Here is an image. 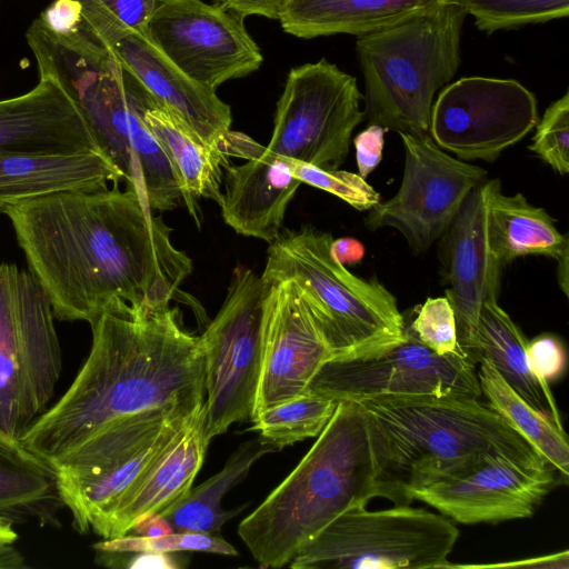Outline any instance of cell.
Returning <instances> with one entry per match:
<instances>
[{
  "label": "cell",
  "instance_id": "41",
  "mask_svg": "<svg viewBox=\"0 0 569 569\" xmlns=\"http://www.w3.org/2000/svg\"><path fill=\"white\" fill-rule=\"evenodd\" d=\"M286 0H213V3L239 14L242 18L248 16H261L268 19H277L278 13Z\"/></svg>",
  "mask_w": 569,
  "mask_h": 569
},
{
  "label": "cell",
  "instance_id": "18",
  "mask_svg": "<svg viewBox=\"0 0 569 569\" xmlns=\"http://www.w3.org/2000/svg\"><path fill=\"white\" fill-rule=\"evenodd\" d=\"M79 29L100 42L120 67L158 103L181 119L208 144H219L230 131L231 110L216 93L179 70L146 32L94 13L80 11Z\"/></svg>",
  "mask_w": 569,
  "mask_h": 569
},
{
  "label": "cell",
  "instance_id": "22",
  "mask_svg": "<svg viewBox=\"0 0 569 569\" xmlns=\"http://www.w3.org/2000/svg\"><path fill=\"white\" fill-rule=\"evenodd\" d=\"M119 171L99 151L0 153V212L34 198L69 191H97L118 184Z\"/></svg>",
  "mask_w": 569,
  "mask_h": 569
},
{
  "label": "cell",
  "instance_id": "21",
  "mask_svg": "<svg viewBox=\"0 0 569 569\" xmlns=\"http://www.w3.org/2000/svg\"><path fill=\"white\" fill-rule=\"evenodd\" d=\"M102 152L68 93L41 77L30 91L0 100V153L21 151Z\"/></svg>",
  "mask_w": 569,
  "mask_h": 569
},
{
  "label": "cell",
  "instance_id": "6",
  "mask_svg": "<svg viewBox=\"0 0 569 569\" xmlns=\"http://www.w3.org/2000/svg\"><path fill=\"white\" fill-rule=\"evenodd\" d=\"M466 17L453 0H437L393 24L357 37L369 124L399 134L429 133L435 94L460 64Z\"/></svg>",
  "mask_w": 569,
  "mask_h": 569
},
{
  "label": "cell",
  "instance_id": "48",
  "mask_svg": "<svg viewBox=\"0 0 569 569\" xmlns=\"http://www.w3.org/2000/svg\"><path fill=\"white\" fill-rule=\"evenodd\" d=\"M18 538L13 525L0 519V543H13Z\"/></svg>",
  "mask_w": 569,
  "mask_h": 569
},
{
  "label": "cell",
  "instance_id": "44",
  "mask_svg": "<svg viewBox=\"0 0 569 569\" xmlns=\"http://www.w3.org/2000/svg\"><path fill=\"white\" fill-rule=\"evenodd\" d=\"M130 531L138 536L156 537L172 533L174 529L162 515L156 512L138 520Z\"/></svg>",
  "mask_w": 569,
  "mask_h": 569
},
{
  "label": "cell",
  "instance_id": "26",
  "mask_svg": "<svg viewBox=\"0 0 569 569\" xmlns=\"http://www.w3.org/2000/svg\"><path fill=\"white\" fill-rule=\"evenodd\" d=\"M57 475L20 440L0 432V519L54 525L62 507Z\"/></svg>",
  "mask_w": 569,
  "mask_h": 569
},
{
  "label": "cell",
  "instance_id": "43",
  "mask_svg": "<svg viewBox=\"0 0 569 569\" xmlns=\"http://www.w3.org/2000/svg\"><path fill=\"white\" fill-rule=\"evenodd\" d=\"M477 567H530V568H563L567 569L569 567V552L565 550L562 552H557L553 555H548L543 557L526 559L521 561L506 562V563H496V565H485Z\"/></svg>",
  "mask_w": 569,
  "mask_h": 569
},
{
  "label": "cell",
  "instance_id": "9",
  "mask_svg": "<svg viewBox=\"0 0 569 569\" xmlns=\"http://www.w3.org/2000/svg\"><path fill=\"white\" fill-rule=\"evenodd\" d=\"M459 530L443 515L409 505L353 508L328 525L289 562L292 569L445 568Z\"/></svg>",
  "mask_w": 569,
  "mask_h": 569
},
{
  "label": "cell",
  "instance_id": "24",
  "mask_svg": "<svg viewBox=\"0 0 569 569\" xmlns=\"http://www.w3.org/2000/svg\"><path fill=\"white\" fill-rule=\"evenodd\" d=\"M142 118L172 163L184 193V204L199 223V197L220 203L222 170L229 163L219 144L202 141L181 119L158 103L144 89Z\"/></svg>",
  "mask_w": 569,
  "mask_h": 569
},
{
  "label": "cell",
  "instance_id": "2",
  "mask_svg": "<svg viewBox=\"0 0 569 569\" xmlns=\"http://www.w3.org/2000/svg\"><path fill=\"white\" fill-rule=\"evenodd\" d=\"M87 360L63 396L20 441L52 468L109 427L161 409L204 403L206 360L200 340L170 303L112 301L90 323Z\"/></svg>",
  "mask_w": 569,
  "mask_h": 569
},
{
  "label": "cell",
  "instance_id": "16",
  "mask_svg": "<svg viewBox=\"0 0 569 569\" xmlns=\"http://www.w3.org/2000/svg\"><path fill=\"white\" fill-rule=\"evenodd\" d=\"M546 460L491 452L473 463L412 490L421 501L463 525L530 518L556 483Z\"/></svg>",
  "mask_w": 569,
  "mask_h": 569
},
{
  "label": "cell",
  "instance_id": "33",
  "mask_svg": "<svg viewBox=\"0 0 569 569\" xmlns=\"http://www.w3.org/2000/svg\"><path fill=\"white\" fill-rule=\"evenodd\" d=\"M93 547L100 553L198 551L223 556L238 555V551L223 538L217 535L191 531H174L156 537L127 533L121 537L104 539Z\"/></svg>",
  "mask_w": 569,
  "mask_h": 569
},
{
  "label": "cell",
  "instance_id": "28",
  "mask_svg": "<svg viewBox=\"0 0 569 569\" xmlns=\"http://www.w3.org/2000/svg\"><path fill=\"white\" fill-rule=\"evenodd\" d=\"M528 339L497 297L482 302L476 333V361L488 360L506 382L532 408L561 423L560 413L546 395L528 366Z\"/></svg>",
  "mask_w": 569,
  "mask_h": 569
},
{
  "label": "cell",
  "instance_id": "34",
  "mask_svg": "<svg viewBox=\"0 0 569 569\" xmlns=\"http://www.w3.org/2000/svg\"><path fill=\"white\" fill-rule=\"evenodd\" d=\"M274 157L301 183L329 192L359 211L370 210L380 202V194L358 173L328 170L292 158Z\"/></svg>",
  "mask_w": 569,
  "mask_h": 569
},
{
  "label": "cell",
  "instance_id": "20",
  "mask_svg": "<svg viewBox=\"0 0 569 569\" xmlns=\"http://www.w3.org/2000/svg\"><path fill=\"white\" fill-rule=\"evenodd\" d=\"M228 152L247 161L224 168L219 203L222 218L237 233L270 243L280 234L286 209L301 182L277 157L243 133L231 132Z\"/></svg>",
  "mask_w": 569,
  "mask_h": 569
},
{
  "label": "cell",
  "instance_id": "42",
  "mask_svg": "<svg viewBox=\"0 0 569 569\" xmlns=\"http://www.w3.org/2000/svg\"><path fill=\"white\" fill-rule=\"evenodd\" d=\"M365 251V246L351 237L339 238L331 242L332 256L345 267L360 262Z\"/></svg>",
  "mask_w": 569,
  "mask_h": 569
},
{
  "label": "cell",
  "instance_id": "14",
  "mask_svg": "<svg viewBox=\"0 0 569 569\" xmlns=\"http://www.w3.org/2000/svg\"><path fill=\"white\" fill-rule=\"evenodd\" d=\"M475 366L463 352L437 355L406 325L401 343L370 358L329 360L306 390L338 402L389 395L479 399L482 393Z\"/></svg>",
  "mask_w": 569,
  "mask_h": 569
},
{
  "label": "cell",
  "instance_id": "5",
  "mask_svg": "<svg viewBox=\"0 0 569 569\" xmlns=\"http://www.w3.org/2000/svg\"><path fill=\"white\" fill-rule=\"evenodd\" d=\"M379 463L380 497L409 493L491 452L546 460L498 412L476 398L389 395L359 400Z\"/></svg>",
  "mask_w": 569,
  "mask_h": 569
},
{
  "label": "cell",
  "instance_id": "31",
  "mask_svg": "<svg viewBox=\"0 0 569 569\" xmlns=\"http://www.w3.org/2000/svg\"><path fill=\"white\" fill-rule=\"evenodd\" d=\"M337 406L338 401L306 390L257 415L249 430L259 432L262 441L281 450L295 442L318 437Z\"/></svg>",
  "mask_w": 569,
  "mask_h": 569
},
{
  "label": "cell",
  "instance_id": "17",
  "mask_svg": "<svg viewBox=\"0 0 569 569\" xmlns=\"http://www.w3.org/2000/svg\"><path fill=\"white\" fill-rule=\"evenodd\" d=\"M331 359L307 291L292 280L269 282L262 310L260 375L250 420L303 393Z\"/></svg>",
  "mask_w": 569,
  "mask_h": 569
},
{
  "label": "cell",
  "instance_id": "11",
  "mask_svg": "<svg viewBox=\"0 0 569 569\" xmlns=\"http://www.w3.org/2000/svg\"><path fill=\"white\" fill-rule=\"evenodd\" d=\"M357 79L321 59L292 68L277 102L273 132L264 150L337 170L352 132L366 118Z\"/></svg>",
  "mask_w": 569,
  "mask_h": 569
},
{
  "label": "cell",
  "instance_id": "3",
  "mask_svg": "<svg viewBox=\"0 0 569 569\" xmlns=\"http://www.w3.org/2000/svg\"><path fill=\"white\" fill-rule=\"evenodd\" d=\"M39 77L56 81L86 120L102 153L151 209L184 200L179 177L141 112L143 88L87 32H54L36 19L26 33Z\"/></svg>",
  "mask_w": 569,
  "mask_h": 569
},
{
  "label": "cell",
  "instance_id": "45",
  "mask_svg": "<svg viewBox=\"0 0 569 569\" xmlns=\"http://www.w3.org/2000/svg\"><path fill=\"white\" fill-rule=\"evenodd\" d=\"M128 567L131 569H177L180 566L177 563V560L168 553L140 552L136 553L128 563Z\"/></svg>",
  "mask_w": 569,
  "mask_h": 569
},
{
  "label": "cell",
  "instance_id": "40",
  "mask_svg": "<svg viewBox=\"0 0 569 569\" xmlns=\"http://www.w3.org/2000/svg\"><path fill=\"white\" fill-rule=\"evenodd\" d=\"M38 19L54 32H72L80 26V7L72 0H53Z\"/></svg>",
  "mask_w": 569,
  "mask_h": 569
},
{
  "label": "cell",
  "instance_id": "25",
  "mask_svg": "<svg viewBox=\"0 0 569 569\" xmlns=\"http://www.w3.org/2000/svg\"><path fill=\"white\" fill-rule=\"evenodd\" d=\"M437 0H286L278 18L284 32L303 39L362 36L411 16Z\"/></svg>",
  "mask_w": 569,
  "mask_h": 569
},
{
  "label": "cell",
  "instance_id": "19",
  "mask_svg": "<svg viewBox=\"0 0 569 569\" xmlns=\"http://www.w3.org/2000/svg\"><path fill=\"white\" fill-rule=\"evenodd\" d=\"M495 181L487 179L470 191L438 247L446 297L456 315L458 345L473 365L480 309L486 299L498 296L502 269L487 229Z\"/></svg>",
  "mask_w": 569,
  "mask_h": 569
},
{
  "label": "cell",
  "instance_id": "32",
  "mask_svg": "<svg viewBox=\"0 0 569 569\" xmlns=\"http://www.w3.org/2000/svg\"><path fill=\"white\" fill-rule=\"evenodd\" d=\"M475 18L479 30L492 33L497 30L518 28L529 23L566 18L569 0H453Z\"/></svg>",
  "mask_w": 569,
  "mask_h": 569
},
{
  "label": "cell",
  "instance_id": "13",
  "mask_svg": "<svg viewBox=\"0 0 569 569\" xmlns=\"http://www.w3.org/2000/svg\"><path fill=\"white\" fill-rule=\"evenodd\" d=\"M539 120L537 99L513 79L465 77L432 103L429 134L460 160L491 162Z\"/></svg>",
  "mask_w": 569,
  "mask_h": 569
},
{
  "label": "cell",
  "instance_id": "1",
  "mask_svg": "<svg viewBox=\"0 0 569 569\" xmlns=\"http://www.w3.org/2000/svg\"><path fill=\"white\" fill-rule=\"evenodd\" d=\"M29 271L61 321L92 323L114 300L170 303L191 259L137 192L118 184L48 194L8 206Z\"/></svg>",
  "mask_w": 569,
  "mask_h": 569
},
{
  "label": "cell",
  "instance_id": "7",
  "mask_svg": "<svg viewBox=\"0 0 569 569\" xmlns=\"http://www.w3.org/2000/svg\"><path fill=\"white\" fill-rule=\"evenodd\" d=\"M330 233L311 227L281 230L269 243L261 278L292 280L311 297L331 360L378 356L406 339L396 297L377 279L352 274L331 253Z\"/></svg>",
  "mask_w": 569,
  "mask_h": 569
},
{
  "label": "cell",
  "instance_id": "8",
  "mask_svg": "<svg viewBox=\"0 0 569 569\" xmlns=\"http://www.w3.org/2000/svg\"><path fill=\"white\" fill-rule=\"evenodd\" d=\"M50 300L14 263H0V432L20 440L47 409L62 353Z\"/></svg>",
  "mask_w": 569,
  "mask_h": 569
},
{
  "label": "cell",
  "instance_id": "29",
  "mask_svg": "<svg viewBox=\"0 0 569 569\" xmlns=\"http://www.w3.org/2000/svg\"><path fill=\"white\" fill-rule=\"evenodd\" d=\"M277 451L259 437L241 443L228 458L224 467L200 486L163 509L162 515L174 531L214 535L238 515L239 509L226 510L223 496L248 475L251 467L264 455Z\"/></svg>",
  "mask_w": 569,
  "mask_h": 569
},
{
  "label": "cell",
  "instance_id": "36",
  "mask_svg": "<svg viewBox=\"0 0 569 569\" xmlns=\"http://www.w3.org/2000/svg\"><path fill=\"white\" fill-rule=\"evenodd\" d=\"M408 328L439 356L462 352L458 345L456 315L447 297L428 298Z\"/></svg>",
  "mask_w": 569,
  "mask_h": 569
},
{
  "label": "cell",
  "instance_id": "12",
  "mask_svg": "<svg viewBox=\"0 0 569 569\" xmlns=\"http://www.w3.org/2000/svg\"><path fill=\"white\" fill-rule=\"evenodd\" d=\"M405 169L398 192L372 207L366 227L398 230L410 249L427 251L446 232L472 189L487 171L445 152L429 133H400Z\"/></svg>",
  "mask_w": 569,
  "mask_h": 569
},
{
  "label": "cell",
  "instance_id": "23",
  "mask_svg": "<svg viewBox=\"0 0 569 569\" xmlns=\"http://www.w3.org/2000/svg\"><path fill=\"white\" fill-rule=\"evenodd\" d=\"M204 423L202 407L156 463L123 496L96 535L103 539L124 536L138 520L161 512L191 489L210 442L204 435Z\"/></svg>",
  "mask_w": 569,
  "mask_h": 569
},
{
  "label": "cell",
  "instance_id": "47",
  "mask_svg": "<svg viewBox=\"0 0 569 569\" xmlns=\"http://www.w3.org/2000/svg\"><path fill=\"white\" fill-rule=\"evenodd\" d=\"M568 254L569 249L566 250L557 260L558 262V269H557V276H558V282L560 286V289L563 291L566 296H568Z\"/></svg>",
  "mask_w": 569,
  "mask_h": 569
},
{
  "label": "cell",
  "instance_id": "4",
  "mask_svg": "<svg viewBox=\"0 0 569 569\" xmlns=\"http://www.w3.org/2000/svg\"><path fill=\"white\" fill-rule=\"evenodd\" d=\"M379 463L359 401H339L310 450L238 527L260 568H280L346 511L380 497Z\"/></svg>",
  "mask_w": 569,
  "mask_h": 569
},
{
  "label": "cell",
  "instance_id": "27",
  "mask_svg": "<svg viewBox=\"0 0 569 569\" xmlns=\"http://www.w3.org/2000/svg\"><path fill=\"white\" fill-rule=\"evenodd\" d=\"M487 229L491 250L502 267L526 256L558 259L569 249L567 236L558 231L543 208L521 193H502L498 179L489 197Z\"/></svg>",
  "mask_w": 569,
  "mask_h": 569
},
{
  "label": "cell",
  "instance_id": "38",
  "mask_svg": "<svg viewBox=\"0 0 569 569\" xmlns=\"http://www.w3.org/2000/svg\"><path fill=\"white\" fill-rule=\"evenodd\" d=\"M83 12L99 14L123 28L146 32L158 0H72Z\"/></svg>",
  "mask_w": 569,
  "mask_h": 569
},
{
  "label": "cell",
  "instance_id": "15",
  "mask_svg": "<svg viewBox=\"0 0 569 569\" xmlns=\"http://www.w3.org/2000/svg\"><path fill=\"white\" fill-rule=\"evenodd\" d=\"M146 33L187 77L213 91L263 61L243 18L217 3L158 0Z\"/></svg>",
  "mask_w": 569,
  "mask_h": 569
},
{
  "label": "cell",
  "instance_id": "10",
  "mask_svg": "<svg viewBox=\"0 0 569 569\" xmlns=\"http://www.w3.org/2000/svg\"><path fill=\"white\" fill-rule=\"evenodd\" d=\"M268 286L251 269L237 267L220 310L200 336L206 360L204 435L209 440L251 418Z\"/></svg>",
  "mask_w": 569,
  "mask_h": 569
},
{
  "label": "cell",
  "instance_id": "39",
  "mask_svg": "<svg viewBox=\"0 0 569 569\" xmlns=\"http://www.w3.org/2000/svg\"><path fill=\"white\" fill-rule=\"evenodd\" d=\"M386 129L378 124H369L353 138L356 160L359 176L367 178L382 159Z\"/></svg>",
  "mask_w": 569,
  "mask_h": 569
},
{
  "label": "cell",
  "instance_id": "30",
  "mask_svg": "<svg viewBox=\"0 0 569 569\" xmlns=\"http://www.w3.org/2000/svg\"><path fill=\"white\" fill-rule=\"evenodd\" d=\"M477 373L488 406L518 431L562 477L568 480L569 445L562 425L526 402L486 359Z\"/></svg>",
  "mask_w": 569,
  "mask_h": 569
},
{
  "label": "cell",
  "instance_id": "46",
  "mask_svg": "<svg viewBox=\"0 0 569 569\" xmlns=\"http://www.w3.org/2000/svg\"><path fill=\"white\" fill-rule=\"evenodd\" d=\"M23 555L12 543H0V569L26 568Z\"/></svg>",
  "mask_w": 569,
  "mask_h": 569
},
{
  "label": "cell",
  "instance_id": "35",
  "mask_svg": "<svg viewBox=\"0 0 569 569\" xmlns=\"http://www.w3.org/2000/svg\"><path fill=\"white\" fill-rule=\"evenodd\" d=\"M537 157L560 174L569 171V92L552 102L536 124L532 143L528 147Z\"/></svg>",
  "mask_w": 569,
  "mask_h": 569
},
{
  "label": "cell",
  "instance_id": "37",
  "mask_svg": "<svg viewBox=\"0 0 569 569\" xmlns=\"http://www.w3.org/2000/svg\"><path fill=\"white\" fill-rule=\"evenodd\" d=\"M527 359L530 371L540 383L548 402L558 410L550 382L559 379L566 369L567 355L562 342L552 335H540L528 341Z\"/></svg>",
  "mask_w": 569,
  "mask_h": 569
}]
</instances>
